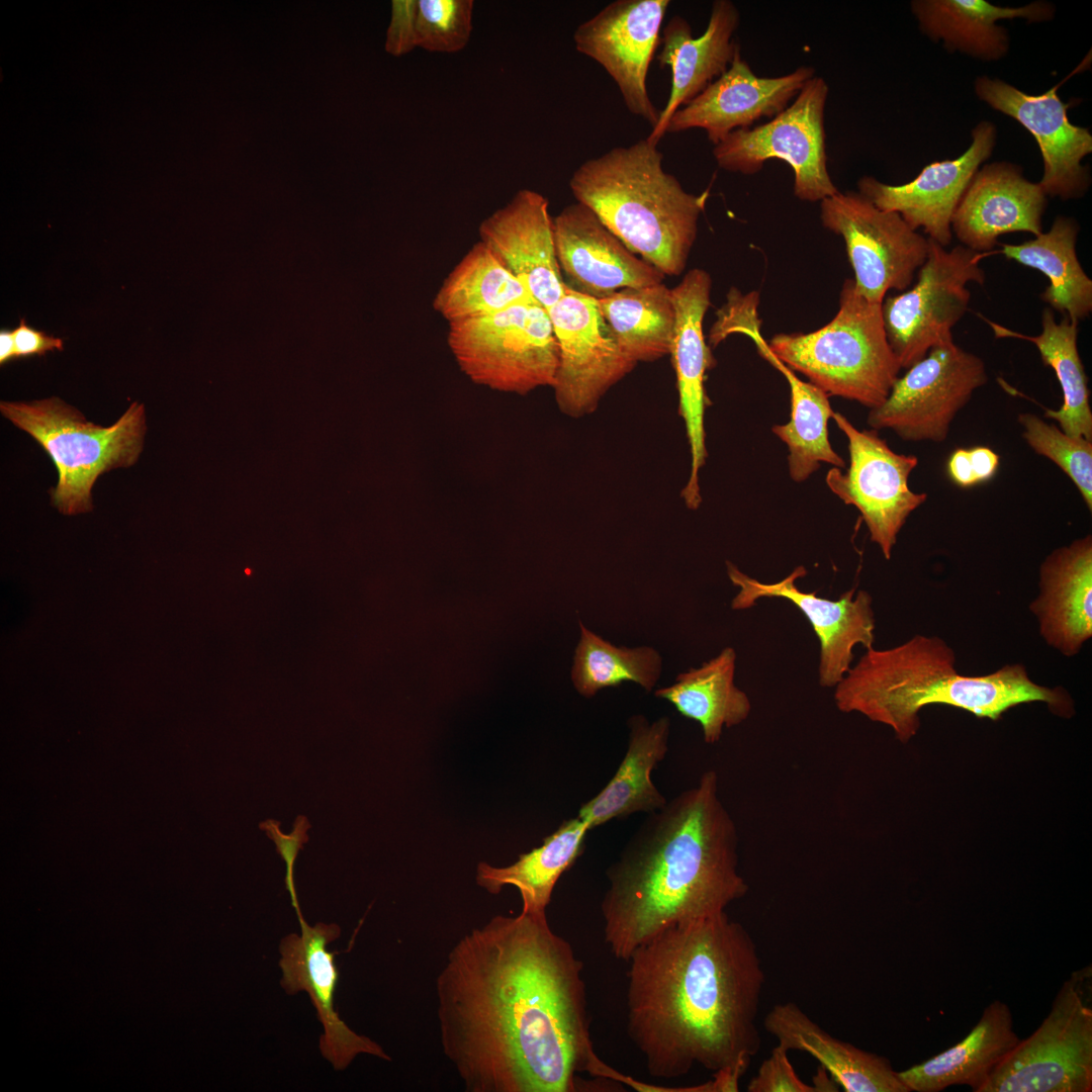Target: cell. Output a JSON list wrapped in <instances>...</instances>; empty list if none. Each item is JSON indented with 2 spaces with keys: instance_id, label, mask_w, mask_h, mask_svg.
Returning <instances> with one entry per match:
<instances>
[{
  "instance_id": "obj_21",
  "label": "cell",
  "mask_w": 1092,
  "mask_h": 1092,
  "mask_svg": "<svg viewBox=\"0 0 1092 1092\" xmlns=\"http://www.w3.org/2000/svg\"><path fill=\"white\" fill-rule=\"evenodd\" d=\"M299 925V934H287L279 944L280 984L287 994H308L324 1029L320 1037L322 1056L337 1071L345 1070L361 1054L390 1061L381 1045L352 1030L335 1009L339 972L336 952L330 951L328 945L340 937V926L323 922L310 926L304 919Z\"/></svg>"
},
{
  "instance_id": "obj_6",
  "label": "cell",
  "mask_w": 1092,
  "mask_h": 1092,
  "mask_svg": "<svg viewBox=\"0 0 1092 1092\" xmlns=\"http://www.w3.org/2000/svg\"><path fill=\"white\" fill-rule=\"evenodd\" d=\"M839 308L810 333L775 335L770 352L828 396L872 410L888 397L902 369L887 339L882 303L863 297L853 279L843 282Z\"/></svg>"
},
{
  "instance_id": "obj_5",
  "label": "cell",
  "mask_w": 1092,
  "mask_h": 1092,
  "mask_svg": "<svg viewBox=\"0 0 1092 1092\" xmlns=\"http://www.w3.org/2000/svg\"><path fill=\"white\" fill-rule=\"evenodd\" d=\"M657 145L646 139L616 147L582 163L569 187L634 254L664 276L687 266L709 190L693 194L662 167Z\"/></svg>"
},
{
  "instance_id": "obj_9",
  "label": "cell",
  "mask_w": 1092,
  "mask_h": 1092,
  "mask_svg": "<svg viewBox=\"0 0 1092 1092\" xmlns=\"http://www.w3.org/2000/svg\"><path fill=\"white\" fill-rule=\"evenodd\" d=\"M1088 968L1058 991L1039 1026L994 1069L980 1092H1091L1092 1009L1084 1000Z\"/></svg>"
},
{
  "instance_id": "obj_33",
  "label": "cell",
  "mask_w": 1092,
  "mask_h": 1092,
  "mask_svg": "<svg viewBox=\"0 0 1092 1092\" xmlns=\"http://www.w3.org/2000/svg\"><path fill=\"white\" fill-rule=\"evenodd\" d=\"M735 662V650L725 647L700 667L678 673L671 686L657 689L654 696L698 722L706 743H716L724 728L741 724L751 711L748 696L734 684Z\"/></svg>"
},
{
  "instance_id": "obj_36",
  "label": "cell",
  "mask_w": 1092,
  "mask_h": 1092,
  "mask_svg": "<svg viewBox=\"0 0 1092 1092\" xmlns=\"http://www.w3.org/2000/svg\"><path fill=\"white\" fill-rule=\"evenodd\" d=\"M530 300L534 299L522 282L479 241L444 279L433 307L452 323Z\"/></svg>"
},
{
  "instance_id": "obj_30",
  "label": "cell",
  "mask_w": 1092,
  "mask_h": 1092,
  "mask_svg": "<svg viewBox=\"0 0 1092 1092\" xmlns=\"http://www.w3.org/2000/svg\"><path fill=\"white\" fill-rule=\"evenodd\" d=\"M1009 1006L997 999L985 1009L970 1033L934 1057L898 1072L910 1092H939L967 1085L980 1092L994 1069L1017 1044Z\"/></svg>"
},
{
  "instance_id": "obj_43",
  "label": "cell",
  "mask_w": 1092,
  "mask_h": 1092,
  "mask_svg": "<svg viewBox=\"0 0 1092 1092\" xmlns=\"http://www.w3.org/2000/svg\"><path fill=\"white\" fill-rule=\"evenodd\" d=\"M1000 456L987 446L958 448L949 455L946 471L960 487H971L989 481L997 473Z\"/></svg>"
},
{
  "instance_id": "obj_44",
  "label": "cell",
  "mask_w": 1092,
  "mask_h": 1092,
  "mask_svg": "<svg viewBox=\"0 0 1092 1092\" xmlns=\"http://www.w3.org/2000/svg\"><path fill=\"white\" fill-rule=\"evenodd\" d=\"M280 823L275 820H266L260 824V828L266 831V834L271 838L275 845L277 852L284 859L286 863V876L285 884L286 889L289 892L291 904L295 909L298 921L303 920L302 913L297 900L296 889L293 880V868L299 850L303 847V843L308 840L307 829L310 827L305 816H298L294 822L293 831L290 834H284L279 829Z\"/></svg>"
},
{
  "instance_id": "obj_31",
  "label": "cell",
  "mask_w": 1092,
  "mask_h": 1092,
  "mask_svg": "<svg viewBox=\"0 0 1092 1092\" xmlns=\"http://www.w3.org/2000/svg\"><path fill=\"white\" fill-rule=\"evenodd\" d=\"M628 726V747L617 771L578 811L577 816L589 829L635 813H653L667 803L653 784L651 772L666 755L669 718L649 722L643 715H634Z\"/></svg>"
},
{
  "instance_id": "obj_38",
  "label": "cell",
  "mask_w": 1092,
  "mask_h": 1092,
  "mask_svg": "<svg viewBox=\"0 0 1092 1092\" xmlns=\"http://www.w3.org/2000/svg\"><path fill=\"white\" fill-rule=\"evenodd\" d=\"M597 300L631 361L652 362L669 355L675 309L671 289L663 282L623 288Z\"/></svg>"
},
{
  "instance_id": "obj_42",
  "label": "cell",
  "mask_w": 1092,
  "mask_h": 1092,
  "mask_svg": "<svg viewBox=\"0 0 1092 1092\" xmlns=\"http://www.w3.org/2000/svg\"><path fill=\"white\" fill-rule=\"evenodd\" d=\"M788 1050L776 1045L769 1057L759 1066L757 1073L747 1085L748 1092H816L813 1084L805 1083L797 1075Z\"/></svg>"
},
{
  "instance_id": "obj_19",
  "label": "cell",
  "mask_w": 1092,
  "mask_h": 1092,
  "mask_svg": "<svg viewBox=\"0 0 1092 1092\" xmlns=\"http://www.w3.org/2000/svg\"><path fill=\"white\" fill-rule=\"evenodd\" d=\"M996 138L994 123L983 120L973 128L972 143L960 157L926 165L913 180L901 185L863 176L857 182V192L946 248L952 239L954 211L974 175L992 155Z\"/></svg>"
},
{
  "instance_id": "obj_20",
  "label": "cell",
  "mask_w": 1092,
  "mask_h": 1092,
  "mask_svg": "<svg viewBox=\"0 0 1092 1092\" xmlns=\"http://www.w3.org/2000/svg\"><path fill=\"white\" fill-rule=\"evenodd\" d=\"M711 288L710 274L700 268L687 272L671 288L675 320L669 355L676 376L678 413L685 422L690 448V476L681 491L690 510H697L702 502L699 473L708 454L704 422L710 401L705 381L714 359L705 341L703 321L711 304Z\"/></svg>"
},
{
  "instance_id": "obj_8",
  "label": "cell",
  "mask_w": 1092,
  "mask_h": 1092,
  "mask_svg": "<svg viewBox=\"0 0 1092 1092\" xmlns=\"http://www.w3.org/2000/svg\"><path fill=\"white\" fill-rule=\"evenodd\" d=\"M447 342L474 383L518 394L555 383L558 344L547 310L535 300L449 323Z\"/></svg>"
},
{
  "instance_id": "obj_2",
  "label": "cell",
  "mask_w": 1092,
  "mask_h": 1092,
  "mask_svg": "<svg viewBox=\"0 0 1092 1092\" xmlns=\"http://www.w3.org/2000/svg\"><path fill=\"white\" fill-rule=\"evenodd\" d=\"M627 972V1031L648 1074L696 1065L744 1075L760 1046L765 977L756 944L722 913L672 925L637 947Z\"/></svg>"
},
{
  "instance_id": "obj_10",
  "label": "cell",
  "mask_w": 1092,
  "mask_h": 1092,
  "mask_svg": "<svg viewBox=\"0 0 1092 1092\" xmlns=\"http://www.w3.org/2000/svg\"><path fill=\"white\" fill-rule=\"evenodd\" d=\"M829 87L809 79L795 99L769 121L736 129L713 148L719 168L743 175L759 172L766 161L786 162L794 173V195L820 202L838 192L828 169L824 113Z\"/></svg>"
},
{
  "instance_id": "obj_40",
  "label": "cell",
  "mask_w": 1092,
  "mask_h": 1092,
  "mask_svg": "<svg viewBox=\"0 0 1092 1092\" xmlns=\"http://www.w3.org/2000/svg\"><path fill=\"white\" fill-rule=\"evenodd\" d=\"M1017 421L1022 438L1037 455L1054 462L1074 483L1089 512L1092 511V441L1074 438L1031 413Z\"/></svg>"
},
{
  "instance_id": "obj_15",
  "label": "cell",
  "mask_w": 1092,
  "mask_h": 1092,
  "mask_svg": "<svg viewBox=\"0 0 1092 1092\" xmlns=\"http://www.w3.org/2000/svg\"><path fill=\"white\" fill-rule=\"evenodd\" d=\"M547 312L559 351L553 385L557 405L573 418L588 415L636 363L621 351L597 298L566 284Z\"/></svg>"
},
{
  "instance_id": "obj_32",
  "label": "cell",
  "mask_w": 1092,
  "mask_h": 1092,
  "mask_svg": "<svg viewBox=\"0 0 1092 1092\" xmlns=\"http://www.w3.org/2000/svg\"><path fill=\"white\" fill-rule=\"evenodd\" d=\"M1078 234L1075 218L1059 215L1049 232L1022 244H1002L1000 253L1044 274L1049 285L1040 298L1052 310L1079 324L1092 311V280L1078 260Z\"/></svg>"
},
{
  "instance_id": "obj_39",
  "label": "cell",
  "mask_w": 1092,
  "mask_h": 1092,
  "mask_svg": "<svg viewBox=\"0 0 1092 1092\" xmlns=\"http://www.w3.org/2000/svg\"><path fill=\"white\" fill-rule=\"evenodd\" d=\"M580 638L574 651L571 679L584 698L624 681L652 691L660 677L662 657L653 647L616 646L579 621Z\"/></svg>"
},
{
  "instance_id": "obj_7",
  "label": "cell",
  "mask_w": 1092,
  "mask_h": 1092,
  "mask_svg": "<svg viewBox=\"0 0 1092 1092\" xmlns=\"http://www.w3.org/2000/svg\"><path fill=\"white\" fill-rule=\"evenodd\" d=\"M2 415L35 439L54 461L59 481L54 506L65 515L92 510L91 489L100 474L135 463L146 432L144 405L133 402L110 427L86 421L58 397L0 404Z\"/></svg>"
},
{
  "instance_id": "obj_12",
  "label": "cell",
  "mask_w": 1092,
  "mask_h": 1092,
  "mask_svg": "<svg viewBox=\"0 0 1092 1092\" xmlns=\"http://www.w3.org/2000/svg\"><path fill=\"white\" fill-rule=\"evenodd\" d=\"M988 381L985 362L954 342L931 349L898 377L885 401L870 410L871 429L904 441L941 443L957 415Z\"/></svg>"
},
{
  "instance_id": "obj_29",
  "label": "cell",
  "mask_w": 1092,
  "mask_h": 1092,
  "mask_svg": "<svg viewBox=\"0 0 1092 1092\" xmlns=\"http://www.w3.org/2000/svg\"><path fill=\"white\" fill-rule=\"evenodd\" d=\"M910 7L920 30L932 41L986 62L998 61L1009 51V33L997 24L999 20L1045 22L1055 16V7L1044 1L1001 7L986 0H914Z\"/></svg>"
},
{
  "instance_id": "obj_23",
  "label": "cell",
  "mask_w": 1092,
  "mask_h": 1092,
  "mask_svg": "<svg viewBox=\"0 0 1092 1092\" xmlns=\"http://www.w3.org/2000/svg\"><path fill=\"white\" fill-rule=\"evenodd\" d=\"M480 242L522 282L546 310L563 295L554 220L542 194L522 189L479 225Z\"/></svg>"
},
{
  "instance_id": "obj_24",
  "label": "cell",
  "mask_w": 1092,
  "mask_h": 1092,
  "mask_svg": "<svg viewBox=\"0 0 1092 1092\" xmlns=\"http://www.w3.org/2000/svg\"><path fill=\"white\" fill-rule=\"evenodd\" d=\"M553 220L558 264L576 291L598 299L663 282L665 276L631 252L586 205L576 201Z\"/></svg>"
},
{
  "instance_id": "obj_41",
  "label": "cell",
  "mask_w": 1092,
  "mask_h": 1092,
  "mask_svg": "<svg viewBox=\"0 0 1092 1092\" xmlns=\"http://www.w3.org/2000/svg\"><path fill=\"white\" fill-rule=\"evenodd\" d=\"M472 0H418L417 44L434 53H457L472 31Z\"/></svg>"
},
{
  "instance_id": "obj_37",
  "label": "cell",
  "mask_w": 1092,
  "mask_h": 1092,
  "mask_svg": "<svg viewBox=\"0 0 1092 1092\" xmlns=\"http://www.w3.org/2000/svg\"><path fill=\"white\" fill-rule=\"evenodd\" d=\"M761 357L784 375L790 387V421L772 426L771 432L788 448L791 478L802 482L818 470L821 463L844 468L845 462L829 441L828 422L834 413L829 396L809 381L801 380L769 348L763 350Z\"/></svg>"
},
{
  "instance_id": "obj_22",
  "label": "cell",
  "mask_w": 1092,
  "mask_h": 1092,
  "mask_svg": "<svg viewBox=\"0 0 1092 1092\" xmlns=\"http://www.w3.org/2000/svg\"><path fill=\"white\" fill-rule=\"evenodd\" d=\"M814 76L810 66L779 77L757 76L739 51L725 73L672 114L666 132L702 128L715 146L736 129L775 117Z\"/></svg>"
},
{
  "instance_id": "obj_1",
  "label": "cell",
  "mask_w": 1092,
  "mask_h": 1092,
  "mask_svg": "<svg viewBox=\"0 0 1092 1092\" xmlns=\"http://www.w3.org/2000/svg\"><path fill=\"white\" fill-rule=\"evenodd\" d=\"M583 965L546 913L497 915L464 934L436 978L440 1042L467 1092H576L621 1081L590 1039Z\"/></svg>"
},
{
  "instance_id": "obj_26",
  "label": "cell",
  "mask_w": 1092,
  "mask_h": 1092,
  "mask_svg": "<svg viewBox=\"0 0 1092 1092\" xmlns=\"http://www.w3.org/2000/svg\"><path fill=\"white\" fill-rule=\"evenodd\" d=\"M739 23L740 13L730 0L713 2L706 30L698 37L693 36L690 23L679 15L666 23L657 60L661 67H670L671 87L666 105L646 138L649 143L658 145L672 114L730 67L740 51L734 38Z\"/></svg>"
},
{
  "instance_id": "obj_14",
  "label": "cell",
  "mask_w": 1092,
  "mask_h": 1092,
  "mask_svg": "<svg viewBox=\"0 0 1092 1092\" xmlns=\"http://www.w3.org/2000/svg\"><path fill=\"white\" fill-rule=\"evenodd\" d=\"M832 419L847 438L849 466L844 472L829 469L826 484L845 505L856 508L871 541L889 560L908 517L927 499V493L909 487L918 458L895 452L878 431L858 430L840 413L834 412Z\"/></svg>"
},
{
  "instance_id": "obj_28",
  "label": "cell",
  "mask_w": 1092,
  "mask_h": 1092,
  "mask_svg": "<svg viewBox=\"0 0 1092 1092\" xmlns=\"http://www.w3.org/2000/svg\"><path fill=\"white\" fill-rule=\"evenodd\" d=\"M764 1027L788 1051L816 1059L845 1092H910L887 1058L832 1036L796 1003L775 1005Z\"/></svg>"
},
{
  "instance_id": "obj_35",
  "label": "cell",
  "mask_w": 1092,
  "mask_h": 1092,
  "mask_svg": "<svg viewBox=\"0 0 1092 1092\" xmlns=\"http://www.w3.org/2000/svg\"><path fill=\"white\" fill-rule=\"evenodd\" d=\"M588 830L578 816L564 821L541 846L521 854L511 866L478 863L476 883L490 894H498L505 886H514L521 894L523 912L545 913L557 881L582 853Z\"/></svg>"
},
{
  "instance_id": "obj_34",
  "label": "cell",
  "mask_w": 1092,
  "mask_h": 1092,
  "mask_svg": "<svg viewBox=\"0 0 1092 1092\" xmlns=\"http://www.w3.org/2000/svg\"><path fill=\"white\" fill-rule=\"evenodd\" d=\"M997 338H1016L1031 342L1045 366L1051 367L1060 383L1063 402L1058 410H1046L1045 419L1074 438L1092 441V411L1088 377L1078 351V323L1063 315L1060 322L1048 307L1041 314V333L1027 336L986 320Z\"/></svg>"
},
{
  "instance_id": "obj_11",
  "label": "cell",
  "mask_w": 1092,
  "mask_h": 1092,
  "mask_svg": "<svg viewBox=\"0 0 1092 1092\" xmlns=\"http://www.w3.org/2000/svg\"><path fill=\"white\" fill-rule=\"evenodd\" d=\"M977 253L962 245L950 250L929 239L926 260L917 280L902 293L882 302L884 327L890 347L902 369L924 358L936 347L953 342L952 329L967 312L969 283L983 285Z\"/></svg>"
},
{
  "instance_id": "obj_46",
  "label": "cell",
  "mask_w": 1092,
  "mask_h": 1092,
  "mask_svg": "<svg viewBox=\"0 0 1092 1092\" xmlns=\"http://www.w3.org/2000/svg\"><path fill=\"white\" fill-rule=\"evenodd\" d=\"M15 342V357L41 356L50 351H62L63 340L47 335L44 332L28 326L21 318L18 326L13 330Z\"/></svg>"
},
{
  "instance_id": "obj_25",
  "label": "cell",
  "mask_w": 1092,
  "mask_h": 1092,
  "mask_svg": "<svg viewBox=\"0 0 1092 1092\" xmlns=\"http://www.w3.org/2000/svg\"><path fill=\"white\" fill-rule=\"evenodd\" d=\"M1046 203L1039 184L1027 180L1018 165L986 164L967 187L952 216L951 232L962 246L989 254L1002 235H1040Z\"/></svg>"
},
{
  "instance_id": "obj_48",
  "label": "cell",
  "mask_w": 1092,
  "mask_h": 1092,
  "mask_svg": "<svg viewBox=\"0 0 1092 1092\" xmlns=\"http://www.w3.org/2000/svg\"><path fill=\"white\" fill-rule=\"evenodd\" d=\"M827 1074L828 1072L822 1066L818 1068V1071L813 1078V1085L816 1088V1092H834L839 1090L837 1088L839 1087L837 1083L832 1078L829 1080Z\"/></svg>"
},
{
  "instance_id": "obj_16",
  "label": "cell",
  "mask_w": 1092,
  "mask_h": 1092,
  "mask_svg": "<svg viewBox=\"0 0 1092 1092\" xmlns=\"http://www.w3.org/2000/svg\"><path fill=\"white\" fill-rule=\"evenodd\" d=\"M727 574L739 588L731 603L733 610H746L760 599H783L791 602L810 622L820 646L818 681L822 688H835L851 667L853 648L860 644L872 648L875 641L873 599L866 590L851 588L837 600L804 592L797 580L807 574L797 566L789 575L776 582H761L727 561Z\"/></svg>"
},
{
  "instance_id": "obj_4",
  "label": "cell",
  "mask_w": 1092,
  "mask_h": 1092,
  "mask_svg": "<svg viewBox=\"0 0 1092 1092\" xmlns=\"http://www.w3.org/2000/svg\"><path fill=\"white\" fill-rule=\"evenodd\" d=\"M954 664L952 648L936 636L915 635L892 648H869L834 688L835 706L887 725L902 743L917 734L919 712L929 705L954 707L992 721L1032 702L1046 704L1063 718L1075 714L1065 689L1035 684L1023 664L976 676L961 674Z\"/></svg>"
},
{
  "instance_id": "obj_45",
  "label": "cell",
  "mask_w": 1092,
  "mask_h": 1092,
  "mask_svg": "<svg viewBox=\"0 0 1092 1092\" xmlns=\"http://www.w3.org/2000/svg\"><path fill=\"white\" fill-rule=\"evenodd\" d=\"M391 8L385 49L393 56H402L418 47V0H394Z\"/></svg>"
},
{
  "instance_id": "obj_17",
  "label": "cell",
  "mask_w": 1092,
  "mask_h": 1092,
  "mask_svg": "<svg viewBox=\"0 0 1092 1092\" xmlns=\"http://www.w3.org/2000/svg\"><path fill=\"white\" fill-rule=\"evenodd\" d=\"M669 0H616L577 26L575 49L595 60L617 84L627 109L656 125L660 111L647 90Z\"/></svg>"
},
{
  "instance_id": "obj_18",
  "label": "cell",
  "mask_w": 1092,
  "mask_h": 1092,
  "mask_svg": "<svg viewBox=\"0 0 1092 1092\" xmlns=\"http://www.w3.org/2000/svg\"><path fill=\"white\" fill-rule=\"evenodd\" d=\"M1081 67L1041 94H1028L988 76H980L974 83L980 100L1012 117L1034 136L1043 161L1038 184L1046 196L1062 200L1081 198L1091 182L1081 162L1092 152V134L1069 120L1067 112L1072 103H1065L1058 95L1060 85Z\"/></svg>"
},
{
  "instance_id": "obj_13",
  "label": "cell",
  "mask_w": 1092,
  "mask_h": 1092,
  "mask_svg": "<svg viewBox=\"0 0 1092 1092\" xmlns=\"http://www.w3.org/2000/svg\"><path fill=\"white\" fill-rule=\"evenodd\" d=\"M820 219L844 240L855 287L873 302L882 303L889 290L908 289L927 258V237L859 192L838 191L820 201Z\"/></svg>"
},
{
  "instance_id": "obj_3",
  "label": "cell",
  "mask_w": 1092,
  "mask_h": 1092,
  "mask_svg": "<svg viewBox=\"0 0 1092 1092\" xmlns=\"http://www.w3.org/2000/svg\"><path fill=\"white\" fill-rule=\"evenodd\" d=\"M736 825L705 771L693 788L650 813L607 870L601 903L611 952L631 953L677 923L713 916L744 897Z\"/></svg>"
},
{
  "instance_id": "obj_27",
  "label": "cell",
  "mask_w": 1092,
  "mask_h": 1092,
  "mask_svg": "<svg viewBox=\"0 0 1092 1092\" xmlns=\"http://www.w3.org/2000/svg\"><path fill=\"white\" fill-rule=\"evenodd\" d=\"M1039 593L1029 609L1044 641L1065 656L1092 636V536L1053 550L1039 566Z\"/></svg>"
},
{
  "instance_id": "obj_47",
  "label": "cell",
  "mask_w": 1092,
  "mask_h": 1092,
  "mask_svg": "<svg viewBox=\"0 0 1092 1092\" xmlns=\"http://www.w3.org/2000/svg\"><path fill=\"white\" fill-rule=\"evenodd\" d=\"M15 357V342L13 331H0V364H6Z\"/></svg>"
}]
</instances>
